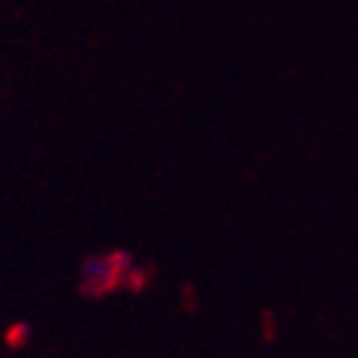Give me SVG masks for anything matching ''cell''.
Listing matches in <instances>:
<instances>
[{"label":"cell","mask_w":358,"mask_h":358,"mask_svg":"<svg viewBox=\"0 0 358 358\" xmlns=\"http://www.w3.org/2000/svg\"><path fill=\"white\" fill-rule=\"evenodd\" d=\"M21 335H27V326L24 323H18V326H12V329H9V341H12V344H21Z\"/></svg>","instance_id":"obj_1"}]
</instances>
